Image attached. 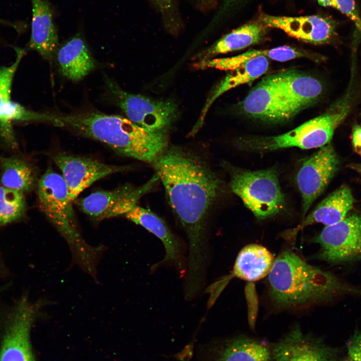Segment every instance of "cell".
Masks as SVG:
<instances>
[{
	"label": "cell",
	"instance_id": "8",
	"mask_svg": "<svg viewBox=\"0 0 361 361\" xmlns=\"http://www.w3.org/2000/svg\"><path fill=\"white\" fill-rule=\"evenodd\" d=\"M107 84L128 119L151 131L168 132L178 113L173 101L127 93L108 80Z\"/></svg>",
	"mask_w": 361,
	"mask_h": 361
},
{
	"label": "cell",
	"instance_id": "32",
	"mask_svg": "<svg viewBox=\"0 0 361 361\" xmlns=\"http://www.w3.org/2000/svg\"><path fill=\"white\" fill-rule=\"evenodd\" d=\"M0 23H2V24H4V25H8V26H12V27H14L15 28H16V29H17V27H16V26L14 25V24H12L11 23H10V22H9L4 21V20H2V19H0Z\"/></svg>",
	"mask_w": 361,
	"mask_h": 361
},
{
	"label": "cell",
	"instance_id": "10",
	"mask_svg": "<svg viewBox=\"0 0 361 361\" xmlns=\"http://www.w3.org/2000/svg\"><path fill=\"white\" fill-rule=\"evenodd\" d=\"M159 180L155 174L144 184H125L110 191H99L79 200L77 204L85 214L97 220L125 215Z\"/></svg>",
	"mask_w": 361,
	"mask_h": 361
},
{
	"label": "cell",
	"instance_id": "13",
	"mask_svg": "<svg viewBox=\"0 0 361 361\" xmlns=\"http://www.w3.org/2000/svg\"><path fill=\"white\" fill-rule=\"evenodd\" d=\"M242 112L249 118L269 123H281L297 114L282 96L274 74L262 78L240 104Z\"/></svg>",
	"mask_w": 361,
	"mask_h": 361
},
{
	"label": "cell",
	"instance_id": "19",
	"mask_svg": "<svg viewBox=\"0 0 361 361\" xmlns=\"http://www.w3.org/2000/svg\"><path fill=\"white\" fill-rule=\"evenodd\" d=\"M32 21L29 48L51 61L58 49V37L47 0H31Z\"/></svg>",
	"mask_w": 361,
	"mask_h": 361
},
{
	"label": "cell",
	"instance_id": "35",
	"mask_svg": "<svg viewBox=\"0 0 361 361\" xmlns=\"http://www.w3.org/2000/svg\"><path fill=\"white\" fill-rule=\"evenodd\" d=\"M236 1H237V0H227V1H228V2L229 3V4L233 3V2H234Z\"/></svg>",
	"mask_w": 361,
	"mask_h": 361
},
{
	"label": "cell",
	"instance_id": "14",
	"mask_svg": "<svg viewBox=\"0 0 361 361\" xmlns=\"http://www.w3.org/2000/svg\"><path fill=\"white\" fill-rule=\"evenodd\" d=\"M61 170L71 200L74 201L95 182L112 173L131 169L126 165L108 164L91 158L59 153L53 157Z\"/></svg>",
	"mask_w": 361,
	"mask_h": 361
},
{
	"label": "cell",
	"instance_id": "30",
	"mask_svg": "<svg viewBox=\"0 0 361 361\" xmlns=\"http://www.w3.org/2000/svg\"><path fill=\"white\" fill-rule=\"evenodd\" d=\"M352 142L357 153L361 151V125H355L352 129Z\"/></svg>",
	"mask_w": 361,
	"mask_h": 361
},
{
	"label": "cell",
	"instance_id": "16",
	"mask_svg": "<svg viewBox=\"0 0 361 361\" xmlns=\"http://www.w3.org/2000/svg\"><path fill=\"white\" fill-rule=\"evenodd\" d=\"M262 22L267 26L282 30L288 35L316 44H323L333 36L332 21L319 16L298 17L265 16Z\"/></svg>",
	"mask_w": 361,
	"mask_h": 361
},
{
	"label": "cell",
	"instance_id": "24",
	"mask_svg": "<svg viewBox=\"0 0 361 361\" xmlns=\"http://www.w3.org/2000/svg\"><path fill=\"white\" fill-rule=\"evenodd\" d=\"M269 65L268 58L264 56H260L249 60L227 75L206 103L200 124L203 121L208 108L216 99L231 89L251 82L258 78L268 71Z\"/></svg>",
	"mask_w": 361,
	"mask_h": 361
},
{
	"label": "cell",
	"instance_id": "9",
	"mask_svg": "<svg viewBox=\"0 0 361 361\" xmlns=\"http://www.w3.org/2000/svg\"><path fill=\"white\" fill-rule=\"evenodd\" d=\"M339 164V157L330 143L303 162L296 179L302 199V220L335 175Z\"/></svg>",
	"mask_w": 361,
	"mask_h": 361
},
{
	"label": "cell",
	"instance_id": "21",
	"mask_svg": "<svg viewBox=\"0 0 361 361\" xmlns=\"http://www.w3.org/2000/svg\"><path fill=\"white\" fill-rule=\"evenodd\" d=\"M56 54L60 73L72 81L81 80L96 67L95 60L79 36L66 42L58 49Z\"/></svg>",
	"mask_w": 361,
	"mask_h": 361
},
{
	"label": "cell",
	"instance_id": "29",
	"mask_svg": "<svg viewBox=\"0 0 361 361\" xmlns=\"http://www.w3.org/2000/svg\"><path fill=\"white\" fill-rule=\"evenodd\" d=\"M348 357L353 361H361V330L351 336L346 344Z\"/></svg>",
	"mask_w": 361,
	"mask_h": 361
},
{
	"label": "cell",
	"instance_id": "20",
	"mask_svg": "<svg viewBox=\"0 0 361 361\" xmlns=\"http://www.w3.org/2000/svg\"><path fill=\"white\" fill-rule=\"evenodd\" d=\"M354 200L351 190L343 185L330 193L290 233L291 237L307 226L321 223L326 226L336 224L347 215L353 207Z\"/></svg>",
	"mask_w": 361,
	"mask_h": 361
},
{
	"label": "cell",
	"instance_id": "25",
	"mask_svg": "<svg viewBox=\"0 0 361 361\" xmlns=\"http://www.w3.org/2000/svg\"><path fill=\"white\" fill-rule=\"evenodd\" d=\"M271 348L265 342L247 337L227 341L221 348L218 361H270Z\"/></svg>",
	"mask_w": 361,
	"mask_h": 361
},
{
	"label": "cell",
	"instance_id": "4",
	"mask_svg": "<svg viewBox=\"0 0 361 361\" xmlns=\"http://www.w3.org/2000/svg\"><path fill=\"white\" fill-rule=\"evenodd\" d=\"M38 199L41 210L68 244L76 264L96 277L102 248L89 244L81 235L62 176L48 168L39 180Z\"/></svg>",
	"mask_w": 361,
	"mask_h": 361
},
{
	"label": "cell",
	"instance_id": "2",
	"mask_svg": "<svg viewBox=\"0 0 361 361\" xmlns=\"http://www.w3.org/2000/svg\"><path fill=\"white\" fill-rule=\"evenodd\" d=\"M269 295L281 309H298L347 296L361 297V286L311 265L291 250L275 259L268 274Z\"/></svg>",
	"mask_w": 361,
	"mask_h": 361
},
{
	"label": "cell",
	"instance_id": "18",
	"mask_svg": "<svg viewBox=\"0 0 361 361\" xmlns=\"http://www.w3.org/2000/svg\"><path fill=\"white\" fill-rule=\"evenodd\" d=\"M126 218L140 225L157 237L163 243L164 258L155 264L153 269L165 263H171L180 270L183 268V247L178 239L168 228L165 221L149 209L135 206L125 215Z\"/></svg>",
	"mask_w": 361,
	"mask_h": 361
},
{
	"label": "cell",
	"instance_id": "3",
	"mask_svg": "<svg viewBox=\"0 0 361 361\" xmlns=\"http://www.w3.org/2000/svg\"><path fill=\"white\" fill-rule=\"evenodd\" d=\"M58 117L62 127L102 142L121 155L151 164L169 146L168 132L146 129L120 115L88 112Z\"/></svg>",
	"mask_w": 361,
	"mask_h": 361
},
{
	"label": "cell",
	"instance_id": "28",
	"mask_svg": "<svg viewBox=\"0 0 361 361\" xmlns=\"http://www.w3.org/2000/svg\"><path fill=\"white\" fill-rule=\"evenodd\" d=\"M324 7L334 8L347 17L361 35V16L354 0H317Z\"/></svg>",
	"mask_w": 361,
	"mask_h": 361
},
{
	"label": "cell",
	"instance_id": "17",
	"mask_svg": "<svg viewBox=\"0 0 361 361\" xmlns=\"http://www.w3.org/2000/svg\"><path fill=\"white\" fill-rule=\"evenodd\" d=\"M274 76L278 90L297 113L316 102L322 93L318 79L298 71L288 70Z\"/></svg>",
	"mask_w": 361,
	"mask_h": 361
},
{
	"label": "cell",
	"instance_id": "7",
	"mask_svg": "<svg viewBox=\"0 0 361 361\" xmlns=\"http://www.w3.org/2000/svg\"><path fill=\"white\" fill-rule=\"evenodd\" d=\"M313 241L320 246L317 259L331 264L361 262V215H347L326 226Z\"/></svg>",
	"mask_w": 361,
	"mask_h": 361
},
{
	"label": "cell",
	"instance_id": "34",
	"mask_svg": "<svg viewBox=\"0 0 361 361\" xmlns=\"http://www.w3.org/2000/svg\"><path fill=\"white\" fill-rule=\"evenodd\" d=\"M343 361H353V360L348 357V358L344 359Z\"/></svg>",
	"mask_w": 361,
	"mask_h": 361
},
{
	"label": "cell",
	"instance_id": "15",
	"mask_svg": "<svg viewBox=\"0 0 361 361\" xmlns=\"http://www.w3.org/2000/svg\"><path fill=\"white\" fill-rule=\"evenodd\" d=\"M273 361H335L334 350L320 339L293 327L271 348Z\"/></svg>",
	"mask_w": 361,
	"mask_h": 361
},
{
	"label": "cell",
	"instance_id": "11",
	"mask_svg": "<svg viewBox=\"0 0 361 361\" xmlns=\"http://www.w3.org/2000/svg\"><path fill=\"white\" fill-rule=\"evenodd\" d=\"M16 58L9 66L0 68V134L12 146L16 140L12 122L21 121H43L60 126L61 123L57 115L35 112L25 108L11 99V93L13 79L25 51L15 48Z\"/></svg>",
	"mask_w": 361,
	"mask_h": 361
},
{
	"label": "cell",
	"instance_id": "22",
	"mask_svg": "<svg viewBox=\"0 0 361 361\" xmlns=\"http://www.w3.org/2000/svg\"><path fill=\"white\" fill-rule=\"evenodd\" d=\"M275 261L274 255L265 247L256 244L244 247L238 253L232 273L236 277L254 282L268 275Z\"/></svg>",
	"mask_w": 361,
	"mask_h": 361
},
{
	"label": "cell",
	"instance_id": "23",
	"mask_svg": "<svg viewBox=\"0 0 361 361\" xmlns=\"http://www.w3.org/2000/svg\"><path fill=\"white\" fill-rule=\"evenodd\" d=\"M266 27L262 22L245 24L221 38L196 58L200 61L206 60L219 54L240 50L257 44L262 40Z\"/></svg>",
	"mask_w": 361,
	"mask_h": 361
},
{
	"label": "cell",
	"instance_id": "33",
	"mask_svg": "<svg viewBox=\"0 0 361 361\" xmlns=\"http://www.w3.org/2000/svg\"><path fill=\"white\" fill-rule=\"evenodd\" d=\"M353 168L361 173V165H356L353 166Z\"/></svg>",
	"mask_w": 361,
	"mask_h": 361
},
{
	"label": "cell",
	"instance_id": "26",
	"mask_svg": "<svg viewBox=\"0 0 361 361\" xmlns=\"http://www.w3.org/2000/svg\"><path fill=\"white\" fill-rule=\"evenodd\" d=\"M2 186L21 192L29 191L35 183L32 167L24 160L17 157L0 156Z\"/></svg>",
	"mask_w": 361,
	"mask_h": 361
},
{
	"label": "cell",
	"instance_id": "6",
	"mask_svg": "<svg viewBox=\"0 0 361 361\" xmlns=\"http://www.w3.org/2000/svg\"><path fill=\"white\" fill-rule=\"evenodd\" d=\"M223 164L229 173L232 192L257 219L272 217L284 210L285 197L275 169L250 170L225 162Z\"/></svg>",
	"mask_w": 361,
	"mask_h": 361
},
{
	"label": "cell",
	"instance_id": "12",
	"mask_svg": "<svg viewBox=\"0 0 361 361\" xmlns=\"http://www.w3.org/2000/svg\"><path fill=\"white\" fill-rule=\"evenodd\" d=\"M23 297L11 314L0 348V361H36L31 330L40 308Z\"/></svg>",
	"mask_w": 361,
	"mask_h": 361
},
{
	"label": "cell",
	"instance_id": "36",
	"mask_svg": "<svg viewBox=\"0 0 361 361\" xmlns=\"http://www.w3.org/2000/svg\"><path fill=\"white\" fill-rule=\"evenodd\" d=\"M358 154H359L361 155V151H360Z\"/></svg>",
	"mask_w": 361,
	"mask_h": 361
},
{
	"label": "cell",
	"instance_id": "31",
	"mask_svg": "<svg viewBox=\"0 0 361 361\" xmlns=\"http://www.w3.org/2000/svg\"><path fill=\"white\" fill-rule=\"evenodd\" d=\"M162 12L167 11L172 7V0H152Z\"/></svg>",
	"mask_w": 361,
	"mask_h": 361
},
{
	"label": "cell",
	"instance_id": "27",
	"mask_svg": "<svg viewBox=\"0 0 361 361\" xmlns=\"http://www.w3.org/2000/svg\"><path fill=\"white\" fill-rule=\"evenodd\" d=\"M25 210L23 193L0 186V226L20 219Z\"/></svg>",
	"mask_w": 361,
	"mask_h": 361
},
{
	"label": "cell",
	"instance_id": "5",
	"mask_svg": "<svg viewBox=\"0 0 361 361\" xmlns=\"http://www.w3.org/2000/svg\"><path fill=\"white\" fill-rule=\"evenodd\" d=\"M354 94V85L348 84L344 94L321 115L279 135L240 138L236 147L245 152L261 153L290 147L310 149L324 146L330 143L335 129L350 113Z\"/></svg>",
	"mask_w": 361,
	"mask_h": 361
},
{
	"label": "cell",
	"instance_id": "1",
	"mask_svg": "<svg viewBox=\"0 0 361 361\" xmlns=\"http://www.w3.org/2000/svg\"><path fill=\"white\" fill-rule=\"evenodd\" d=\"M152 165L188 237L187 276L201 279L208 261L207 218L221 192V181L205 162L178 146H168Z\"/></svg>",
	"mask_w": 361,
	"mask_h": 361
}]
</instances>
